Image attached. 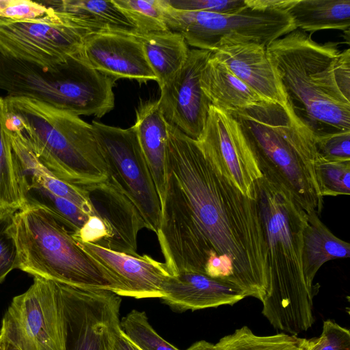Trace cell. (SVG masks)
I'll list each match as a JSON object with an SVG mask.
<instances>
[{
	"instance_id": "cell-1",
	"label": "cell",
	"mask_w": 350,
	"mask_h": 350,
	"mask_svg": "<svg viewBox=\"0 0 350 350\" xmlns=\"http://www.w3.org/2000/svg\"><path fill=\"white\" fill-rule=\"evenodd\" d=\"M166 167L175 176L198 230L231 271L237 287L262 301L269 271L256 200L243 195L196 139L170 124Z\"/></svg>"
},
{
	"instance_id": "cell-2",
	"label": "cell",
	"mask_w": 350,
	"mask_h": 350,
	"mask_svg": "<svg viewBox=\"0 0 350 350\" xmlns=\"http://www.w3.org/2000/svg\"><path fill=\"white\" fill-rule=\"evenodd\" d=\"M256 192L269 271L262 313L275 329L297 335L314 322V291L306 286L301 262L307 214L286 190L262 176Z\"/></svg>"
},
{
	"instance_id": "cell-3",
	"label": "cell",
	"mask_w": 350,
	"mask_h": 350,
	"mask_svg": "<svg viewBox=\"0 0 350 350\" xmlns=\"http://www.w3.org/2000/svg\"><path fill=\"white\" fill-rule=\"evenodd\" d=\"M287 106L314 138L350 132V98L340 88L338 43L319 44L296 29L267 46Z\"/></svg>"
},
{
	"instance_id": "cell-4",
	"label": "cell",
	"mask_w": 350,
	"mask_h": 350,
	"mask_svg": "<svg viewBox=\"0 0 350 350\" xmlns=\"http://www.w3.org/2000/svg\"><path fill=\"white\" fill-rule=\"evenodd\" d=\"M239 123L266 179L286 190L306 213L320 216L323 197L314 163L315 138L288 106L262 101L230 114Z\"/></svg>"
},
{
	"instance_id": "cell-5",
	"label": "cell",
	"mask_w": 350,
	"mask_h": 350,
	"mask_svg": "<svg viewBox=\"0 0 350 350\" xmlns=\"http://www.w3.org/2000/svg\"><path fill=\"white\" fill-rule=\"evenodd\" d=\"M8 121L55 176L87 184L109 178L92 126L79 116L25 97L5 96Z\"/></svg>"
},
{
	"instance_id": "cell-6",
	"label": "cell",
	"mask_w": 350,
	"mask_h": 350,
	"mask_svg": "<svg viewBox=\"0 0 350 350\" xmlns=\"http://www.w3.org/2000/svg\"><path fill=\"white\" fill-rule=\"evenodd\" d=\"M12 230L18 251V269L33 277L125 296L119 280L85 252L46 210L36 206L18 210Z\"/></svg>"
},
{
	"instance_id": "cell-7",
	"label": "cell",
	"mask_w": 350,
	"mask_h": 350,
	"mask_svg": "<svg viewBox=\"0 0 350 350\" xmlns=\"http://www.w3.org/2000/svg\"><path fill=\"white\" fill-rule=\"evenodd\" d=\"M163 16L168 30L180 34L187 44L211 51L230 43L267 46L296 29L286 11L249 5L237 13L217 14L176 10L164 0Z\"/></svg>"
},
{
	"instance_id": "cell-8",
	"label": "cell",
	"mask_w": 350,
	"mask_h": 350,
	"mask_svg": "<svg viewBox=\"0 0 350 350\" xmlns=\"http://www.w3.org/2000/svg\"><path fill=\"white\" fill-rule=\"evenodd\" d=\"M0 336L17 350H66V327L58 282L34 276L2 319Z\"/></svg>"
},
{
	"instance_id": "cell-9",
	"label": "cell",
	"mask_w": 350,
	"mask_h": 350,
	"mask_svg": "<svg viewBox=\"0 0 350 350\" xmlns=\"http://www.w3.org/2000/svg\"><path fill=\"white\" fill-rule=\"evenodd\" d=\"M91 125L109 176L137 207L146 228L157 234L161 201L134 126L121 129L97 121Z\"/></svg>"
},
{
	"instance_id": "cell-10",
	"label": "cell",
	"mask_w": 350,
	"mask_h": 350,
	"mask_svg": "<svg viewBox=\"0 0 350 350\" xmlns=\"http://www.w3.org/2000/svg\"><path fill=\"white\" fill-rule=\"evenodd\" d=\"M48 8L46 15L34 20L0 18V53L49 69L79 54L88 33Z\"/></svg>"
},
{
	"instance_id": "cell-11",
	"label": "cell",
	"mask_w": 350,
	"mask_h": 350,
	"mask_svg": "<svg viewBox=\"0 0 350 350\" xmlns=\"http://www.w3.org/2000/svg\"><path fill=\"white\" fill-rule=\"evenodd\" d=\"M66 350H113L120 327V296L112 291L59 283Z\"/></svg>"
},
{
	"instance_id": "cell-12",
	"label": "cell",
	"mask_w": 350,
	"mask_h": 350,
	"mask_svg": "<svg viewBox=\"0 0 350 350\" xmlns=\"http://www.w3.org/2000/svg\"><path fill=\"white\" fill-rule=\"evenodd\" d=\"M196 141L241 193L256 200V183L262 174L237 121L211 105L204 129Z\"/></svg>"
},
{
	"instance_id": "cell-13",
	"label": "cell",
	"mask_w": 350,
	"mask_h": 350,
	"mask_svg": "<svg viewBox=\"0 0 350 350\" xmlns=\"http://www.w3.org/2000/svg\"><path fill=\"white\" fill-rule=\"evenodd\" d=\"M212 52L190 50L180 70L160 88L158 101L167 122L196 140L204 129L212 105L200 84L202 71Z\"/></svg>"
},
{
	"instance_id": "cell-14",
	"label": "cell",
	"mask_w": 350,
	"mask_h": 350,
	"mask_svg": "<svg viewBox=\"0 0 350 350\" xmlns=\"http://www.w3.org/2000/svg\"><path fill=\"white\" fill-rule=\"evenodd\" d=\"M82 185L94 215L101 219L108 231V237L96 245L111 251L138 256L137 235L146 225L132 201L110 176L102 182Z\"/></svg>"
},
{
	"instance_id": "cell-15",
	"label": "cell",
	"mask_w": 350,
	"mask_h": 350,
	"mask_svg": "<svg viewBox=\"0 0 350 350\" xmlns=\"http://www.w3.org/2000/svg\"><path fill=\"white\" fill-rule=\"evenodd\" d=\"M92 68L116 80L156 81L135 33L102 32L84 38L80 52Z\"/></svg>"
},
{
	"instance_id": "cell-16",
	"label": "cell",
	"mask_w": 350,
	"mask_h": 350,
	"mask_svg": "<svg viewBox=\"0 0 350 350\" xmlns=\"http://www.w3.org/2000/svg\"><path fill=\"white\" fill-rule=\"evenodd\" d=\"M77 243L119 280L125 288V297L135 299L163 297L162 284L170 275L164 262L146 254L131 256L91 243Z\"/></svg>"
},
{
	"instance_id": "cell-17",
	"label": "cell",
	"mask_w": 350,
	"mask_h": 350,
	"mask_svg": "<svg viewBox=\"0 0 350 350\" xmlns=\"http://www.w3.org/2000/svg\"><path fill=\"white\" fill-rule=\"evenodd\" d=\"M212 56L263 100L287 106L267 46L255 42L230 43L213 51Z\"/></svg>"
},
{
	"instance_id": "cell-18",
	"label": "cell",
	"mask_w": 350,
	"mask_h": 350,
	"mask_svg": "<svg viewBox=\"0 0 350 350\" xmlns=\"http://www.w3.org/2000/svg\"><path fill=\"white\" fill-rule=\"evenodd\" d=\"M163 302L177 312L232 306L246 297L238 288L197 271L169 275L162 284Z\"/></svg>"
},
{
	"instance_id": "cell-19",
	"label": "cell",
	"mask_w": 350,
	"mask_h": 350,
	"mask_svg": "<svg viewBox=\"0 0 350 350\" xmlns=\"http://www.w3.org/2000/svg\"><path fill=\"white\" fill-rule=\"evenodd\" d=\"M133 126L161 202L166 186L169 123L161 112L158 100H142L136 108Z\"/></svg>"
},
{
	"instance_id": "cell-20",
	"label": "cell",
	"mask_w": 350,
	"mask_h": 350,
	"mask_svg": "<svg viewBox=\"0 0 350 350\" xmlns=\"http://www.w3.org/2000/svg\"><path fill=\"white\" fill-rule=\"evenodd\" d=\"M40 2L63 13L72 24L88 35L102 32L137 33L134 24L112 0H49Z\"/></svg>"
},
{
	"instance_id": "cell-21",
	"label": "cell",
	"mask_w": 350,
	"mask_h": 350,
	"mask_svg": "<svg viewBox=\"0 0 350 350\" xmlns=\"http://www.w3.org/2000/svg\"><path fill=\"white\" fill-rule=\"evenodd\" d=\"M200 84L211 105L229 114L265 100L212 53L202 71Z\"/></svg>"
},
{
	"instance_id": "cell-22",
	"label": "cell",
	"mask_w": 350,
	"mask_h": 350,
	"mask_svg": "<svg viewBox=\"0 0 350 350\" xmlns=\"http://www.w3.org/2000/svg\"><path fill=\"white\" fill-rule=\"evenodd\" d=\"M307 214L303 230L302 271L307 287L314 291L313 280L326 262L350 256L349 243L335 236L321 221L315 211Z\"/></svg>"
},
{
	"instance_id": "cell-23",
	"label": "cell",
	"mask_w": 350,
	"mask_h": 350,
	"mask_svg": "<svg viewBox=\"0 0 350 350\" xmlns=\"http://www.w3.org/2000/svg\"><path fill=\"white\" fill-rule=\"evenodd\" d=\"M135 35L142 42L159 88L171 81L185 64L190 50L184 38L170 30Z\"/></svg>"
},
{
	"instance_id": "cell-24",
	"label": "cell",
	"mask_w": 350,
	"mask_h": 350,
	"mask_svg": "<svg viewBox=\"0 0 350 350\" xmlns=\"http://www.w3.org/2000/svg\"><path fill=\"white\" fill-rule=\"evenodd\" d=\"M287 13L295 28L305 32L338 29L349 33L350 0H295Z\"/></svg>"
},
{
	"instance_id": "cell-25",
	"label": "cell",
	"mask_w": 350,
	"mask_h": 350,
	"mask_svg": "<svg viewBox=\"0 0 350 350\" xmlns=\"http://www.w3.org/2000/svg\"><path fill=\"white\" fill-rule=\"evenodd\" d=\"M23 208L36 206L51 213L72 234L78 232L88 221L90 215L69 200L55 196L35 183L18 184Z\"/></svg>"
},
{
	"instance_id": "cell-26",
	"label": "cell",
	"mask_w": 350,
	"mask_h": 350,
	"mask_svg": "<svg viewBox=\"0 0 350 350\" xmlns=\"http://www.w3.org/2000/svg\"><path fill=\"white\" fill-rule=\"evenodd\" d=\"M7 121L5 101L0 97V210H20L24 203L14 167Z\"/></svg>"
},
{
	"instance_id": "cell-27",
	"label": "cell",
	"mask_w": 350,
	"mask_h": 350,
	"mask_svg": "<svg viewBox=\"0 0 350 350\" xmlns=\"http://www.w3.org/2000/svg\"><path fill=\"white\" fill-rule=\"evenodd\" d=\"M215 345L219 350H306L307 339L284 333L260 336L243 326L222 337Z\"/></svg>"
},
{
	"instance_id": "cell-28",
	"label": "cell",
	"mask_w": 350,
	"mask_h": 350,
	"mask_svg": "<svg viewBox=\"0 0 350 350\" xmlns=\"http://www.w3.org/2000/svg\"><path fill=\"white\" fill-rule=\"evenodd\" d=\"M134 24L137 34L168 30L163 16L164 0H112Z\"/></svg>"
},
{
	"instance_id": "cell-29",
	"label": "cell",
	"mask_w": 350,
	"mask_h": 350,
	"mask_svg": "<svg viewBox=\"0 0 350 350\" xmlns=\"http://www.w3.org/2000/svg\"><path fill=\"white\" fill-rule=\"evenodd\" d=\"M120 326L140 350H179L157 333L145 312L132 310L120 320Z\"/></svg>"
},
{
	"instance_id": "cell-30",
	"label": "cell",
	"mask_w": 350,
	"mask_h": 350,
	"mask_svg": "<svg viewBox=\"0 0 350 350\" xmlns=\"http://www.w3.org/2000/svg\"><path fill=\"white\" fill-rule=\"evenodd\" d=\"M314 171L322 197L350 194V161H329L319 156Z\"/></svg>"
},
{
	"instance_id": "cell-31",
	"label": "cell",
	"mask_w": 350,
	"mask_h": 350,
	"mask_svg": "<svg viewBox=\"0 0 350 350\" xmlns=\"http://www.w3.org/2000/svg\"><path fill=\"white\" fill-rule=\"evenodd\" d=\"M17 211L0 210V284L11 271L18 268V251L12 230Z\"/></svg>"
},
{
	"instance_id": "cell-32",
	"label": "cell",
	"mask_w": 350,
	"mask_h": 350,
	"mask_svg": "<svg viewBox=\"0 0 350 350\" xmlns=\"http://www.w3.org/2000/svg\"><path fill=\"white\" fill-rule=\"evenodd\" d=\"M306 350H350L349 330L332 320H326L321 336L307 339Z\"/></svg>"
},
{
	"instance_id": "cell-33",
	"label": "cell",
	"mask_w": 350,
	"mask_h": 350,
	"mask_svg": "<svg viewBox=\"0 0 350 350\" xmlns=\"http://www.w3.org/2000/svg\"><path fill=\"white\" fill-rule=\"evenodd\" d=\"M173 8L185 11L234 14L247 7L245 0H167Z\"/></svg>"
},
{
	"instance_id": "cell-34",
	"label": "cell",
	"mask_w": 350,
	"mask_h": 350,
	"mask_svg": "<svg viewBox=\"0 0 350 350\" xmlns=\"http://www.w3.org/2000/svg\"><path fill=\"white\" fill-rule=\"evenodd\" d=\"M315 145L319 156L327 161H350V132L316 138Z\"/></svg>"
},
{
	"instance_id": "cell-35",
	"label": "cell",
	"mask_w": 350,
	"mask_h": 350,
	"mask_svg": "<svg viewBox=\"0 0 350 350\" xmlns=\"http://www.w3.org/2000/svg\"><path fill=\"white\" fill-rule=\"evenodd\" d=\"M49 8L30 0H0V18L12 21H29L46 15Z\"/></svg>"
},
{
	"instance_id": "cell-36",
	"label": "cell",
	"mask_w": 350,
	"mask_h": 350,
	"mask_svg": "<svg viewBox=\"0 0 350 350\" xmlns=\"http://www.w3.org/2000/svg\"><path fill=\"white\" fill-rule=\"evenodd\" d=\"M72 235L77 241L96 244L108 237V231L101 219L93 215L78 232Z\"/></svg>"
},
{
	"instance_id": "cell-37",
	"label": "cell",
	"mask_w": 350,
	"mask_h": 350,
	"mask_svg": "<svg viewBox=\"0 0 350 350\" xmlns=\"http://www.w3.org/2000/svg\"><path fill=\"white\" fill-rule=\"evenodd\" d=\"M295 1V0H245L246 5L249 6L286 12Z\"/></svg>"
},
{
	"instance_id": "cell-38",
	"label": "cell",
	"mask_w": 350,
	"mask_h": 350,
	"mask_svg": "<svg viewBox=\"0 0 350 350\" xmlns=\"http://www.w3.org/2000/svg\"><path fill=\"white\" fill-rule=\"evenodd\" d=\"M113 350H140L135 346L118 327L114 335Z\"/></svg>"
},
{
	"instance_id": "cell-39",
	"label": "cell",
	"mask_w": 350,
	"mask_h": 350,
	"mask_svg": "<svg viewBox=\"0 0 350 350\" xmlns=\"http://www.w3.org/2000/svg\"><path fill=\"white\" fill-rule=\"evenodd\" d=\"M186 350H219L215 344L206 340H199L192 344Z\"/></svg>"
},
{
	"instance_id": "cell-40",
	"label": "cell",
	"mask_w": 350,
	"mask_h": 350,
	"mask_svg": "<svg viewBox=\"0 0 350 350\" xmlns=\"http://www.w3.org/2000/svg\"><path fill=\"white\" fill-rule=\"evenodd\" d=\"M3 340V339H2ZM4 343V350H17L16 348H14L11 345L6 343L3 341Z\"/></svg>"
},
{
	"instance_id": "cell-41",
	"label": "cell",
	"mask_w": 350,
	"mask_h": 350,
	"mask_svg": "<svg viewBox=\"0 0 350 350\" xmlns=\"http://www.w3.org/2000/svg\"><path fill=\"white\" fill-rule=\"evenodd\" d=\"M0 350H4V343L1 337L0 336Z\"/></svg>"
}]
</instances>
